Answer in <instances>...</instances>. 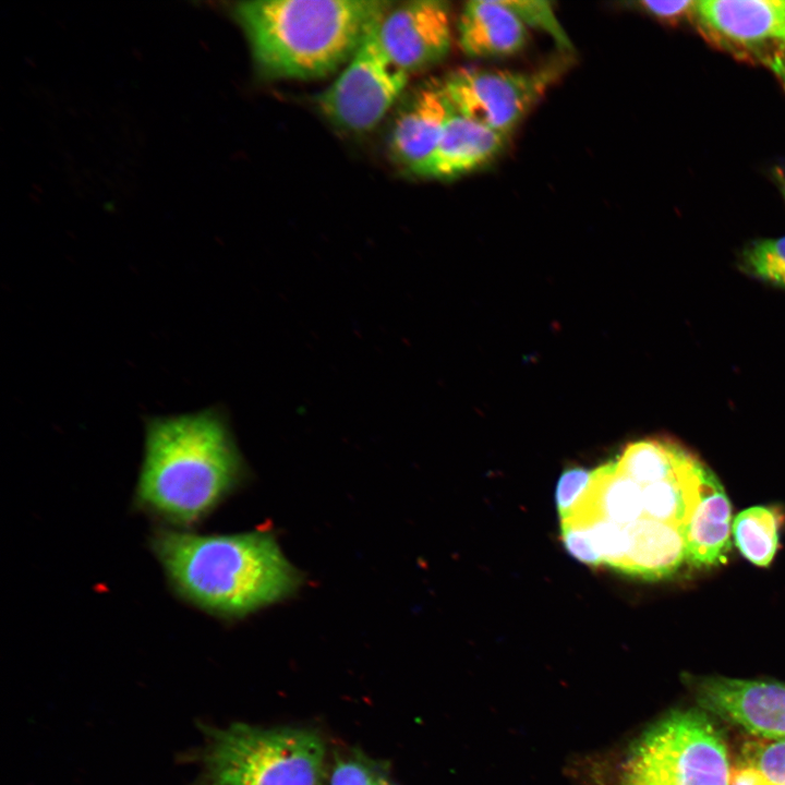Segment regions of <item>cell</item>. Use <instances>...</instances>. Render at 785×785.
Listing matches in <instances>:
<instances>
[{"instance_id":"obj_17","label":"cell","mask_w":785,"mask_h":785,"mask_svg":"<svg viewBox=\"0 0 785 785\" xmlns=\"http://www.w3.org/2000/svg\"><path fill=\"white\" fill-rule=\"evenodd\" d=\"M780 523L772 507L753 506L739 512L732 533L741 555L756 566H769L777 551Z\"/></svg>"},{"instance_id":"obj_21","label":"cell","mask_w":785,"mask_h":785,"mask_svg":"<svg viewBox=\"0 0 785 785\" xmlns=\"http://www.w3.org/2000/svg\"><path fill=\"white\" fill-rule=\"evenodd\" d=\"M329 785H395L387 776L358 757L338 759Z\"/></svg>"},{"instance_id":"obj_20","label":"cell","mask_w":785,"mask_h":785,"mask_svg":"<svg viewBox=\"0 0 785 785\" xmlns=\"http://www.w3.org/2000/svg\"><path fill=\"white\" fill-rule=\"evenodd\" d=\"M518 15L527 27H533L546 33L559 48L568 51L572 48L571 41L563 28L552 3L548 1H505Z\"/></svg>"},{"instance_id":"obj_4","label":"cell","mask_w":785,"mask_h":785,"mask_svg":"<svg viewBox=\"0 0 785 785\" xmlns=\"http://www.w3.org/2000/svg\"><path fill=\"white\" fill-rule=\"evenodd\" d=\"M326 757L312 729L233 723L212 733L205 761L212 785H322Z\"/></svg>"},{"instance_id":"obj_6","label":"cell","mask_w":785,"mask_h":785,"mask_svg":"<svg viewBox=\"0 0 785 785\" xmlns=\"http://www.w3.org/2000/svg\"><path fill=\"white\" fill-rule=\"evenodd\" d=\"M381 20L367 32L336 80L317 96L324 116L346 131L360 133L375 128L408 83L409 74L394 64L381 44Z\"/></svg>"},{"instance_id":"obj_8","label":"cell","mask_w":785,"mask_h":785,"mask_svg":"<svg viewBox=\"0 0 785 785\" xmlns=\"http://www.w3.org/2000/svg\"><path fill=\"white\" fill-rule=\"evenodd\" d=\"M378 36L389 59L406 73L432 67L450 49L449 5L416 0L389 9L378 24Z\"/></svg>"},{"instance_id":"obj_14","label":"cell","mask_w":785,"mask_h":785,"mask_svg":"<svg viewBox=\"0 0 785 785\" xmlns=\"http://www.w3.org/2000/svg\"><path fill=\"white\" fill-rule=\"evenodd\" d=\"M732 526L729 499L710 470L701 499L686 527V561L697 568L723 564L732 546Z\"/></svg>"},{"instance_id":"obj_13","label":"cell","mask_w":785,"mask_h":785,"mask_svg":"<svg viewBox=\"0 0 785 785\" xmlns=\"http://www.w3.org/2000/svg\"><path fill=\"white\" fill-rule=\"evenodd\" d=\"M528 27L505 1H469L458 21V45L472 58L505 57L520 51Z\"/></svg>"},{"instance_id":"obj_19","label":"cell","mask_w":785,"mask_h":785,"mask_svg":"<svg viewBox=\"0 0 785 785\" xmlns=\"http://www.w3.org/2000/svg\"><path fill=\"white\" fill-rule=\"evenodd\" d=\"M742 758L772 785H785V740H751L742 747Z\"/></svg>"},{"instance_id":"obj_7","label":"cell","mask_w":785,"mask_h":785,"mask_svg":"<svg viewBox=\"0 0 785 785\" xmlns=\"http://www.w3.org/2000/svg\"><path fill=\"white\" fill-rule=\"evenodd\" d=\"M567 61L557 59L529 72L462 68L442 84L457 113L509 136L566 70Z\"/></svg>"},{"instance_id":"obj_10","label":"cell","mask_w":785,"mask_h":785,"mask_svg":"<svg viewBox=\"0 0 785 785\" xmlns=\"http://www.w3.org/2000/svg\"><path fill=\"white\" fill-rule=\"evenodd\" d=\"M693 13L729 43L785 46V0H700Z\"/></svg>"},{"instance_id":"obj_2","label":"cell","mask_w":785,"mask_h":785,"mask_svg":"<svg viewBox=\"0 0 785 785\" xmlns=\"http://www.w3.org/2000/svg\"><path fill=\"white\" fill-rule=\"evenodd\" d=\"M150 548L176 592L224 617L246 615L299 584L297 570L266 533L198 535L158 530Z\"/></svg>"},{"instance_id":"obj_12","label":"cell","mask_w":785,"mask_h":785,"mask_svg":"<svg viewBox=\"0 0 785 785\" xmlns=\"http://www.w3.org/2000/svg\"><path fill=\"white\" fill-rule=\"evenodd\" d=\"M455 112L442 82L420 88L395 121L390 136L394 157L409 170L423 161Z\"/></svg>"},{"instance_id":"obj_3","label":"cell","mask_w":785,"mask_h":785,"mask_svg":"<svg viewBox=\"0 0 785 785\" xmlns=\"http://www.w3.org/2000/svg\"><path fill=\"white\" fill-rule=\"evenodd\" d=\"M391 7L381 0H252L237 3L233 15L264 76L307 80L345 65Z\"/></svg>"},{"instance_id":"obj_16","label":"cell","mask_w":785,"mask_h":785,"mask_svg":"<svg viewBox=\"0 0 785 785\" xmlns=\"http://www.w3.org/2000/svg\"><path fill=\"white\" fill-rule=\"evenodd\" d=\"M690 456L673 442L647 438L628 444L614 461L617 470L630 480L649 484L671 476Z\"/></svg>"},{"instance_id":"obj_18","label":"cell","mask_w":785,"mask_h":785,"mask_svg":"<svg viewBox=\"0 0 785 785\" xmlns=\"http://www.w3.org/2000/svg\"><path fill=\"white\" fill-rule=\"evenodd\" d=\"M745 263L756 277L785 288V235L751 245L745 254Z\"/></svg>"},{"instance_id":"obj_15","label":"cell","mask_w":785,"mask_h":785,"mask_svg":"<svg viewBox=\"0 0 785 785\" xmlns=\"http://www.w3.org/2000/svg\"><path fill=\"white\" fill-rule=\"evenodd\" d=\"M627 550L617 571L643 579L674 573L686 561L685 531L649 518L623 526Z\"/></svg>"},{"instance_id":"obj_25","label":"cell","mask_w":785,"mask_h":785,"mask_svg":"<svg viewBox=\"0 0 785 785\" xmlns=\"http://www.w3.org/2000/svg\"><path fill=\"white\" fill-rule=\"evenodd\" d=\"M762 61L785 89V46L772 47L768 53L763 55Z\"/></svg>"},{"instance_id":"obj_11","label":"cell","mask_w":785,"mask_h":785,"mask_svg":"<svg viewBox=\"0 0 785 785\" xmlns=\"http://www.w3.org/2000/svg\"><path fill=\"white\" fill-rule=\"evenodd\" d=\"M507 138L455 112L433 152L410 171L428 179H452L472 172L493 160Z\"/></svg>"},{"instance_id":"obj_22","label":"cell","mask_w":785,"mask_h":785,"mask_svg":"<svg viewBox=\"0 0 785 785\" xmlns=\"http://www.w3.org/2000/svg\"><path fill=\"white\" fill-rule=\"evenodd\" d=\"M591 471L573 467L565 470L558 479L555 502L560 519L565 518L582 496L590 482Z\"/></svg>"},{"instance_id":"obj_23","label":"cell","mask_w":785,"mask_h":785,"mask_svg":"<svg viewBox=\"0 0 785 785\" xmlns=\"http://www.w3.org/2000/svg\"><path fill=\"white\" fill-rule=\"evenodd\" d=\"M560 534L565 548L573 558L591 567L603 565L601 556L581 527L561 520Z\"/></svg>"},{"instance_id":"obj_9","label":"cell","mask_w":785,"mask_h":785,"mask_svg":"<svg viewBox=\"0 0 785 785\" xmlns=\"http://www.w3.org/2000/svg\"><path fill=\"white\" fill-rule=\"evenodd\" d=\"M696 691L703 710L759 738L785 740V684L710 676Z\"/></svg>"},{"instance_id":"obj_26","label":"cell","mask_w":785,"mask_h":785,"mask_svg":"<svg viewBox=\"0 0 785 785\" xmlns=\"http://www.w3.org/2000/svg\"><path fill=\"white\" fill-rule=\"evenodd\" d=\"M778 183H780L781 191L785 197V173L778 174Z\"/></svg>"},{"instance_id":"obj_1","label":"cell","mask_w":785,"mask_h":785,"mask_svg":"<svg viewBox=\"0 0 785 785\" xmlns=\"http://www.w3.org/2000/svg\"><path fill=\"white\" fill-rule=\"evenodd\" d=\"M242 462L215 410L150 418L135 504L172 524L198 522L238 483Z\"/></svg>"},{"instance_id":"obj_5","label":"cell","mask_w":785,"mask_h":785,"mask_svg":"<svg viewBox=\"0 0 785 785\" xmlns=\"http://www.w3.org/2000/svg\"><path fill=\"white\" fill-rule=\"evenodd\" d=\"M724 739L696 709L676 710L652 725L627 757L623 785H730Z\"/></svg>"},{"instance_id":"obj_24","label":"cell","mask_w":785,"mask_h":785,"mask_svg":"<svg viewBox=\"0 0 785 785\" xmlns=\"http://www.w3.org/2000/svg\"><path fill=\"white\" fill-rule=\"evenodd\" d=\"M638 5L649 14L664 21H674L695 12L696 1H640Z\"/></svg>"}]
</instances>
